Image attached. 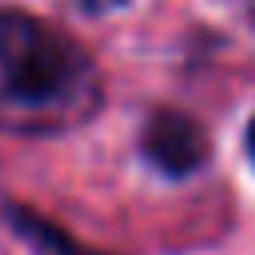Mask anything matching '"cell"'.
I'll use <instances>...</instances> for the list:
<instances>
[{"instance_id":"obj_2","label":"cell","mask_w":255,"mask_h":255,"mask_svg":"<svg viewBox=\"0 0 255 255\" xmlns=\"http://www.w3.org/2000/svg\"><path fill=\"white\" fill-rule=\"evenodd\" d=\"M139 151L155 171H163L171 179H183V175H195L207 163L211 143H207V131H203V124L195 116L163 108L143 124Z\"/></svg>"},{"instance_id":"obj_4","label":"cell","mask_w":255,"mask_h":255,"mask_svg":"<svg viewBox=\"0 0 255 255\" xmlns=\"http://www.w3.org/2000/svg\"><path fill=\"white\" fill-rule=\"evenodd\" d=\"M68 8H76V12H88V16H104V12H112V8H120L124 0H64Z\"/></svg>"},{"instance_id":"obj_5","label":"cell","mask_w":255,"mask_h":255,"mask_svg":"<svg viewBox=\"0 0 255 255\" xmlns=\"http://www.w3.org/2000/svg\"><path fill=\"white\" fill-rule=\"evenodd\" d=\"M247 155H251V163H255V120L247 124Z\"/></svg>"},{"instance_id":"obj_1","label":"cell","mask_w":255,"mask_h":255,"mask_svg":"<svg viewBox=\"0 0 255 255\" xmlns=\"http://www.w3.org/2000/svg\"><path fill=\"white\" fill-rule=\"evenodd\" d=\"M100 96V72L76 40L20 8L0 12V131H72L96 116Z\"/></svg>"},{"instance_id":"obj_3","label":"cell","mask_w":255,"mask_h":255,"mask_svg":"<svg viewBox=\"0 0 255 255\" xmlns=\"http://www.w3.org/2000/svg\"><path fill=\"white\" fill-rule=\"evenodd\" d=\"M8 223L16 227V235H20L36 255H104V251H96V247H84L72 231H64L60 223L36 215L32 207L12 203V207H8Z\"/></svg>"}]
</instances>
